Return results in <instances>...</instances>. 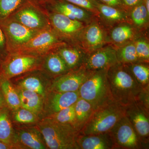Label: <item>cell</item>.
Listing matches in <instances>:
<instances>
[{
  "instance_id": "cell-1",
  "label": "cell",
  "mask_w": 149,
  "mask_h": 149,
  "mask_svg": "<svg viewBox=\"0 0 149 149\" xmlns=\"http://www.w3.org/2000/svg\"><path fill=\"white\" fill-rule=\"evenodd\" d=\"M107 77L113 100L126 106L136 101L143 88L125 65L118 63L108 69Z\"/></svg>"
},
{
  "instance_id": "cell-2",
  "label": "cell",
  "mask_w": 149,
  "mask_h": 149,
  "mask_svg": "<svg viewBox=\"0 0 149 149\" xmlns=\"http://www.w3.org/2000/svg\"><path fill=\"white\" fill-rule=\"evenodd\" d=\"M46 145L51 149H78L77 140L80 131L73 125L63 123L52 118L39 125Z\"/></svg>"
},
{
  "instance_id": "cell-3",
  "label": "cell",
  "mask_w": 149,
  "mask_h": 149,
  "mask_svg": "<svg viewBox=\"0 0 149 149\" xmlns=\"http://www.w3.org/2000/svg\"><path fill=\"white\" fill-rule=\"evenodd\" d=\"M125 116V106L114 101L110 102L94 110L80 134L92 135L109 132Z\"/></svg>"
},
{
  "instance_id": "cell-4",
  "label": "cell",
  "mask_w": 149,
  "mask_h": 149,
  "mask_svg": "<svg viewBox=\"0 0 149 149\" xmlns=\"http://www.w3.org/2000/svg\"><path fill=\"white\" fill-rule=\"evenodd\" d=\"M108 69L93 71L78 91L80 97L90 102L94 110L113 101L107 77Z\"/></svg>"
},
{
  "instance_id": "cell-5",
  "label": "cell",
  "mask_w": 149,
  "mask_h": 149,
  "mask_svg": "<svg viewBox=\"0 0 149 149\" xmlns=\"http://www.w3.org/2000/svg\"><path fill=\"white\" fill-rule=\"evenodd\" d=\"M8 17L34 30L52 29L47 11L35 0H28Z\"/></svg>"
},
{
  "instance_id": "cell-6",
  "label": "cell",
  "mask_w": 149,
  "mask_h": 149,
  "mask_svg": "<svg viewBox=\"0 0 149 149\" xmlns=\"http://www.w3.org/2000/svg\"><path fill=\"white\" fill-rule=\"evenodd\" d=\"M47 12L52 29L59 38L67 44L80 46L82 36L87 25L61 14Z\"/></svg>"
},
{
  "instance_id": "cell-7",
  "label": "cell",
  "mask_w": 149,
  "mask_h": 149,
  "mask_svg": "<svg viewBox=\"0 0 149 149\" xmlns=\"http://www.w3.org/2000/svg\"><path fill=\"white\" fill-rule=\"evenodd\" d=\"M43 57L18 52L9 53L1 63L0 75L7 79L40 68Z\"/></svg>"
},
{
  "instance_id": "cell-8",
  "label": "cell",
  "mask_w": 149,
  "mask_h": 149,
  "mask_svg": "<svg viewBox=\"0 0 149 149\" xmlns=\"http://www.w3.org/2000/svg\"><path fill=\"white\" fill-rule=\"evenodd\" d=\"M67 43L62 41L52 29L42 30L14 52L43 57Z\"/></svg>"
},
{
  "instance_id": "cell-9",
  "label": "cell",
  "mask_w": 149,
  "mask_h": 149,
  "mask_svg": "<svg viewBox=\"0 0 149 149\" xmlns=\"http://www.w3.org/2000/svg\"><path fill=\"white\" fill-rule=\"evenodd\" d=\"M0 27L5 36L9 53L18 50L41 31L29 29L10 17L0 21Z\"/></svg>"
},
{
  "instance_id": "cell-10",
  "label": "cell",
  "mask_w": 149,
  "mask_h": 149,
  "mask_svg": "<svg viewBox=\"0 0 149 149\" xmlns=\"http://www.w3.org/2000/svg\"><path fill=\"white\" fill-rule=\"evenodd\" d=\"M109 132L117 149H144L139 135L125 116Z\"/></svg>"
},
{
  "instance_id": "cell-11",
  "label": "cell",
  "mask_w": 149,
  "mask_h": 149,
  "mask_svg": "<svg viewBox=\"0 0 149 149\" xmlns=\"http://www.w3.org/2000/svg\"><path fill=\"white\" fill-rule=\"evenodd\" d=\"M125 116L139 135L144 149H148L149 111L135 101L125 106Z\"/></svg>"
},
{
  "instance_id": "cell-12",
  "label": "cell",
  "mask_w": 149,
  "mask_h": 149,
  "mask_svg": "<svg viewBox=\"0 0 149 149\" xmlns=\"http://www.w3.org/2000/svg\"><path fill=\"white\" fill-rule=\"evenodd\" d=\"M42 6L47 11L61 14L86 25L91 23L95 16L91 12L65 0H52Z\"/></svg>"
},
{
  "instance_id": "cell-13",
  "label": "cell",
  "mask_w": 149,
  "mask_h": 149,
  "mask_svg": "<svg viewBox=\"0 0 149 149\" xmlns=\"http://www.w3.org/2000/svg\"><path fill=\"white\" fill-rule=\"evenodd\" d=\"M93 71L83 66L69 70L56 78L52 85V90L56 92H77Z\"/></svg>"
},
{
  "instance_id": "cell-14",
  "label": "cell",
  "mask_w": 149,
  "mask_h": 149,
  "mask_svg": "<svg viewBox=\"0 0 149 149\" xmlns=\"http://www.w3.org/2000/svg\"><path fill=\"white\" fill-rule=\"evenodd\" d=\"M118 63L115 47L105 45L87 54L82 66L88 70L95 71L109 69Z\"/></svg>"
},
{
  "instance_id": "cell-15",
  "label": "cell",
  "mask_w": 149,
  "mask_h": 149,
  "mask_svg": "<svg viewBox=\"0 0 149 149\" xmlns=\"http://www.w3.org/2000/svg\"><path fill=\"white\" fill-rule=\"evenodd\" d=\"M108 42L106 31L95 18L85 27L80 46L87 53L89 54L105 46Z\"/></svg>"
},
{
  "instance_id": "cell-16",
  "label": "cell",
  "mask_w": 149,
  "mask_h": 149,
  "mask_svg": "<svg viewBox=\"0 0 149 149\" xmlns=\"http://www.w3.org/2000/svg\"><path fill=\"white\" fill-rule=\"evenodd\" d=\"M77 143L78 149H117L110 132L92 135L79 134Z\"/></svg>"
},
{
  "instance_id": "cell-17",
  "label": "cell",
  "mask_w": 149,
  "mask_h": 149,
  "mask_svg": "<svg viewBox=\"0 0 149 149\" xmlns=\"http://www.w3.org/2000/svg\"><path fill=\"white\" fill-rule=\"evenodd\" d=\"M139 31L130 22H126L115 25L111 29L108 36V42L115 47L135 41L140 36Z\"/></svg>"
},
{
  "instance_id": "cell-18",
  "label": "cell",
  "mask_w": 149,
  "mask_h": 149,
  "mask_svg": "<svg viewBox=\"0 0 149 149\" xmlns=\"http://www.w3.org/2000/svg\"><path fill=\"white\" fill-rule=\"evenodd\" d=\"M55 51L61 57L69 70L83 66L88 54L80 46L68 44L60 46Z\"/></svg>"
},
{
  "instance_id": "cell-19",
  "label": "cell",
  "mask_w": 149,
  "mask_h": 149,
  "mask_svg": "<svg viewBox=\"0 0 149 149\" xmlns=\"http://www.w3.org/2000/svg\"><path fill=\"white\" fill-rule=\"evenodd\" d=\"M96 6L98 11L97 17L107 25L112 26L123 22H130L128 11L110 6L99 1Z\"/></svg>"
},
{
  "instance_id": "cell-20",
  "label": "cell",
  "mask_w": 149,
  "mask_h": 149,
  "mask_svg": "<svg viewBox=\"0 0 149 149\" xmlns=\"http://www.w3.org/2000/svg\"><path fill=\"white\" fill-rule=\"evenodd\" d=\"M80 97L79 92H54L50 103L51 111L54 113L75 103Z\"/></svg>"
},
{
  "instance_id": "cell-21",
  "label": "cell",
  "mask_w": 149,
  "mask_h": 149,
  "mask_svg": "<svg viewBox=\"0 0 149 149\" xmlns=\"http://www.w3.org/2000/svg\"><path fill=\"white\" fill-rule=\"evenodd\" d=\"M94 111L90 102L80 97L74 104L75 119L73 126L80 131L90 119Z\"/></svg>"
},
{
  "instance_id": "cell-22",
  "label": "cell",
  "mask_w": 149,
  "mask_h": 149,
  "mask_svg": "<svg viewBox=\"0 0 149 149\" xmlns=\"http://www.w3.org/2000/svg\"><path fill=\"white\" fill-rule=\"evenodd\" d=\"M41 134L34 128L22 129L19 132L18 139L22 143L30 148L46 149L45 143Z\"/></svg>"
},
{
  "instance_id": "cell-23",
  "label": "cell",
  "mask_w": 149,
  "mask_h": 149,
  "mask_svg": "<svg viewBox=\"0 0 149 149\" xmlns=\"http://www.w3.org/2000/svg\"><path fill=\"white\" fill-rule=\"evenodd\" d=\"M44 65L51 74L58 77L69 71L61 57L55 50L52 51L43 56Z\"/></svg>"
},
{
  "instance_id": "cell-24",
  "label": "cell",
  "mask_w": 149,
  "mask_h": 149,
  "mask_svg": "<svg viewBox=\"0 0 149 149\" xmlns=\"http://www.w3.org/2000/svg\"><path fill=\"white\" fill-rule=\"evenodd\" d=\"M128 12L130 23L139 32L148 28L149 14L143 2L130 9Z\"/></svg>"
},
{
  "instance_id": "cell-25",
  "label": "cell",
  "mask_w": 149,
  "mask_h": 149,
  "mask_svg": "<svg viewBox=\"0 0 149 149\" xmlns=\"http://www.w3.org/2000/svg\"><path fill=\"white\" fill-rule=\"evenodd\" d=\"M18 95L22 107L35 113L40 111L42 102L40 95L24 89H22Z\"/></svg>"
},
{
  "instance_id": "cell-26",
  "label": "cell",
  "mask_w": 149,
  "mask_h": 149,
  "mask_svg": "<svg viewBox=\"0 0 149 149\" xmlns=\"http://www.w3.org/2000/svg\"><path fill=\"white\" fill-rule=\"evenodd\" d=\"M0 89L4 97L6 102L12 109L17 110L21 107L18 94L8 79L0 75Z\"/></svg>"
},
{
  "instance_id": "cell-27",
  "label": "cell",
  "mask_w": 149,
  "mask_h": 149,
  "mask_svg": "<svg viewBox=\"0 0 149 149\" xmlns=\"http://www.w3.org/2000/svg\"><path fill=\"white\" fill-rule=\"evenodd\" d=\"M125 65L137 83L142 88L149 87V63L138 62Z\"/></svg>"
},
{
  "instance_id": "cell-28",
  "label": "cell",
  "mask_w": 149,
  "mask_h": 149,
  "mask_svg": "<svg viewBox=\"0 0 149 149\" xmlns=\"http://www.w3.org/2000/svg\"><path fill=\"white\" fill-rule=\"evenodd\" d=\"M118 62L124 65L139 62L134 41L115 47Z\"/></svg>"
},
{
  "instance_id": "cell-29",
  "label": "cell",
  "mask_w": 149,
  "mask_h": 149,
  "mask_svg": "<svg viewBox=\"0 0 149 149\" xmlns=\"http://www.w3.org/2000/svg\"><path fill=\"white\" fill-rule=\"evenodd\" d=\"M12 126L8 113L3 109L0 110V141L12 147Z\"/></svg>"
},
{
  "instance_id": "cell-30",
  "label": "cell",
  "mask_w": 149,
  "mask_h": 149,
  "mask_svg": "<svg viewBox=\"0 0 149 149\" xmlns=\"http://www.w3.org/2000/svg\"><path fill=\"white\" fill-rule=\"evenodd\" d=\"M28 0H0V21L8 18Z\"/></svg>"
},
{
  "instance_id": "cell-31",
  "label": "cell",
  "mask_w": 149,
  "mask_h": 149,
  "mask_svg": "<svg viewBox=\"0 0 149 149\" xmlns=\"http://www.w3.org/2000/svg\"><path fill=\"white\" fill-rule=\"evenodd\" d=\"M20 84L23 89L35 92L40 96L45 95V88L40 78L37 76L31 75L26 77Z\"/></svg>"
},
{
  "instance_id": "cell-32",
  "label": "cell",
  "mask_w": 149,
  "mask_h": 149,
  "mask_svg": "<svg viewBox=\"0 0 149 149\" xmlns=\"http://www.w3.org/2000/svg\"><path fill=\"white\" fill-rule=\"evenodd\" d=\"M134 42L139 62L149 63L148 41L144 37L140 36Z\"/></svg>"
},
{
  "instance_id": "cell-33",
  "label": "cell",
  "mask_w": 149,
  "mask_h": 149,
  "mask_svg": "<svg viewBox=\"0 0 149 149\" xmlns=\"http://www.w3.org/2000/svg\"><path fill=\"white\" fill-rule=\"evenodd\" d=\"M52 118L58 122L73 125L75 119L74 104L54 113Z\"/></svg>"
},
{
  "instance_id": "cell-34",
  "label": "cell",
  "mask_w": 149,
  "mask_h": 149,
  "mask_svg": "<svg viewBox=\"0 0 149 149\" xmlns=\"http://www.w3.org/2000/svg\"><path fill=\"white\" fill-rule=\"evenodd\" d=\"M15 119L21 123H32L35 122L36 116L35 113L25 109H18L15 114Z\"/></svg>"
},
{
  "instance_id": "cell-35",
  "label": "cell",
  "mask_w": 149,
  "mask_h": 149,
  "mask_svg": "<svg viewBox=\"0 0 149 149\" xmlns=\"http://www.w3.org/2000/svg\"><path fill=\"white\" fill-rule=\"evenodd\" d=\"M75 5L85 9L92 13L95 16L98 15V11L96 8L98 0H65ZM100 2V1H99Z\"/></svg>"
},
{
  "instance_id": "cell-36",
  "label": "cell",
  "mask_w": 149,
  "mask_h": 149,
  "mask_svg": "<svg viewBox=\"0 0 149 149\" xmlns=\"http://www.w3.org/2000/svg\"><path fill=\"white\" fill-rule=\"evenodd\" d=\"M8 54L5 36L0 27V65L5 60Z\"/></svg>"
},
{
  "instance_id": "cell-37",
  "label": "cell",
  "mask_w": 149,
  "mask_h": 149,
  "mask_svg": "<svg viewBox=\"0 0 149 149\" xmlns=\"http://www.w3.org/2000/svg\"><path fill=\"white\" fill-rule=\"evenodd\" d=\"M136 101L141 104L149 111V87L143 88L139 93Z\"/></svg>"
},
{
  "instance_id": "cell-38",
  "label": "cell",
  "mask_w": 149,
  "mask_h": 149,
  "mask_svg": "<svg viewBox=\"0 0 149 149\" xmlns=\"http://www.w3.org/2000/svg\"><path fill=\"white\" fill-rule=\"evenodd\" d=\"M98 1L106 5L128 11L123 3L121 0H98Z\"/></svg>"
},
{
  "instance_id": "cell-39",
  "label": "cell",
  "mask_w": 149,
  "mask_h": 149,
  "mask_svg": "<svg viewBox=\"0 0 149 149\" xmlns=\"http://www.w3.org/2000/svg\"><path fill=\"white\" fill-rule=\"evenodd\" d=\"M121 1L128 11L133 7L143 3V0H121Z\"/></svg>"
},
{
  "instance_id": "cell-40",
  "label": "cell",
  "mask_w": 149,
  "mask_h": 149,
  "mask_svg": "<svg viewBox=\"0 0 149 149\" xmlns=\"http://www.w3.org/2000/svg\"><path fill=\"white\" fill-rule=\"evenodd\" d=\"M6 102L2 91L0 89V110L3 109Z\"/></svg>"
},
{
  "instance_id": "cell-41",
  "label": "cell",
  "mask_w": 149,
  "mask_h": 149,
  "mask_svg": "<svg viewBox=\"0 0 149 149\" xmlns=\"http://www.w3.org/2000/svg\"><path fill=\"white\" fill-rule=\"evenodd\" d=\"M12 148V147L0 141V149H10L12 148Z\"/></svg>"
},
{
  "instance_id": "cell-42",
  "label": "cell",
  "mask_w": 149,
  "mask_h": 149,
  "mask_svg": "<svg viewBox=\"0 0 149 149\" xmlns=\"http://www.w3.org/2000/svg\"><path fill=\"white\" fill-rule=\"evenodd\" d=\"M35 1L40 5L43 6L52 0H35Z\"/></svg>"
},
{
  "instance_id": "cell-43",
  "label": "cell",
  "mask_w": 149,
  "mask_h": 149,
  "mask_svg": "<svg viewBox=\"0 0 149 149\" xmlns=\"http://www.w3.org/2000/svg\"><path fill=\"white\" fill-rule=\"evenodd\" d=\"M143 2L146 7L147 12L149 14V0H143Z\"/></svg>"
}]
</instances>
